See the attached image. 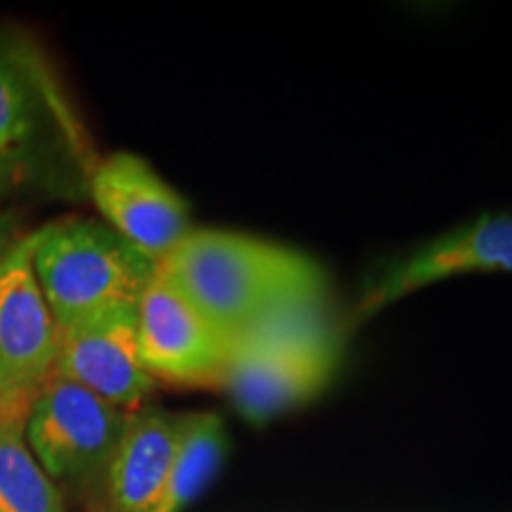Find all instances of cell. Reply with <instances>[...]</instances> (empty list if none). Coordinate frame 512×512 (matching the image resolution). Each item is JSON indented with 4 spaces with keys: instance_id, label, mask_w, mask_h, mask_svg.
I'll list each match as a JSON object with an SVG mask.
<instances>
[{
    "instance_id": "cell-1",
    "label": "cell",
    "mask_w": 512,
    "mask_h": 512,
    "mask_svg": "<svg viewBox=\"0 0 512 512\" xmlns=\"http://www.w3.org/2000/svg\"><path fill=\"white\" fill-rule=\"evenodd\" d=\"M157 271L228 337L283 306L325 297L309 256L230 230H190Z\"/></svg>"
},
{
    "instance_id": "cell-2",
    "label": "cell",
    "mask_w": 512,
    "mask_h": 512,
    "mask_svg": "<svg viewBox=\"0 0 512 512\" xmlns=\"http://www.w3.org/2000/svg\"><path fill=\"white\" fill-rule=\"evenodd\" d=\"M339 349L325 297L283 306L230 337L221 389L242 418L268 422L328 387Z\"/></svg>"
},
{
    "instance_id": "cell-3",
    "label": "cell",
    "mask_w": 512,
    "mask_h": 512,
    "mask_svg": "<svg viewBox=\"0 0 512 512\" xmlns=\"http://www.w3.org/2000/svg\"><path fill=\"white\" fill-rule=\"evenodd\" d=\"M31 268L57 328L112 304H136L157 271L102 221L64 216L27 235Z\"/></svg>"
},
{
    "instance_id": "cell-4",
    "label": "cell",
    "mask_w": 512,
    "mask_h": 512,
    "mask_svg": "<svg viewBox=\"0 0 512 512\" xmlns=\"http://www.w3.org/2000/svg\"><path fill=\"white\" fill-rule=\"evenodd\" d=\"M128 420V411L53 375L29 406L24 439L64 496L100 505Z\"/></svg>"
},
{
    "instance_id": "cell-5",
    "label": "cell",
    "mask_w": 512,
    "mask_h": 512,
    "mask_svg": "<svg viewBox=\"0 0 512 512\" xmlns=\"http://www.w3.org/2000/svg\"><path fill=\"white\" fill-rule=\"evenodd\" d=\"M67 143L79 155V126L64 105L41 53L0 27V178L15 190L38 178L50 145Z\"/></svg>"
},
{
    "instance_id": "cell-6",
    "label": "cell",
    "mask_w": 512,
    "mask_h": 512,
    "mask_svg": "<svg viewBox=\"0 0 512 512\" xmlns=\"http://www.w3.org/2000/svg\"><path fill=\"white\" fill-rule=\"evenodd\" d=\"M60 328L31 268L29 240L0 264V420H24L55 375Z\"/></svg>"
},
{
    "instance_id": "cell-7",
    "label": "cell",
    "mask_w": 512,
    "mask_h": 512,
    "mask_svg": "<svg viewBox=\"0 0 512 512\" xmlns=\"http://www.w3.org/2000/svg\"><path fill=\"white\" fill-rule=\"evenodd\" d=\"M140 361L155 382L221 389L230 337L155 271L136 302Z\"/></svg>"
},
{
    "instance_id": "cell-8",
    "label": "cell",
    "mask_w": 512,
    "mask_h": 512,
    "mask_svg": "<svg viewBox=\"0 0 512 512\" xmlns=\"http://www.w3.org/2000/svg\"><path fill=\"white\" fill-rule=\"evenodd\" d=\"M467 273H512V214L477 216L384 264L358 299L356 323L415 290Z\"/></svg>"
},
{
    "instance_id": "cell-9",
    "label": "cell",
    "mask_w": 512,
    "mask_h": 512,
    "mask_svg": "<svg viewBox=\"0 0 512 512\" xmlns=\"http://www.w3.org/2000/svg\"><path fill=\"white\" fill-rule=\"evenodd\" d=\"M55 375L136 413L157 382L140 361L136 304H112L60 328Z\"/></svg>"
},
{
    "instance_id": "cell-10",
    "label": "cell",
    "mask_w": 512,
    "mask_h": 512,
    "mask_svg": "<svg viewBox=\"0 0 512 512\" xmlns=\"http://www.w3.org/2000/svg\"><path fill=\"white\" fill-rule=\"evenodd\" d=\"M86 185L102 223L152 264H162L192 230L183 197L133 152L102 157Z\"/></svg>"
},
{
    "instance_id": "cell-11",
    "label": "cell",
    "mask_w": 512,
    "mask_h": 512,
    "mask_svg": "<svg viewBox=\"0 0 512 512\" xmlns=\"http://www.w3.org/2000/svg\"><path fill=\"white\" fill-rule=\"evenodd\" d=\"M181 439V415L145 406L131 413L102 491V512H150Z\"/></svg>"
},
{
    "instance_id": "cell-12",
    "label": "cell",
    "mask_w": 512,
    "mask_h": 512,
    "mask_svg": "<svg viewBox=\"0 0 512 512\" xmlns=\"http://www.w3.org/2000/svg\"><path fill=\"white\" fill-rule=\"evenodd\" d=\"M228 453L226 422L219 413L181 415V439L164 489L150 512H185L221 472Z\"/></svg>"
},
{
    "instance_id": "cell-13",
    "label": "cell",
    "mask_w": 512,
    "mask_h": 512,
    "mask_svg": "<svg viewBox=\"0 0 512 512\" xmlns=\"http://www.w3.org/2000/svg\"><path fill=\"white\" fill-rule=\"evenodd\" d=\"M0 512H69L24 439V420H0Z\"/></svg>"
},
{
    "instance_id": "cell-14",
    "label": "cell",
    "mask_w": 512,
    "mask_h": 512,
    "mask_svg": "<svg viewBox=\"0 0 512 512\" xmlns=\"http://www.w3.org/2000/svg\"><path fill=\"white\" fill-rule=\"evenodd\" d=\"M22 230H19V219L12 211H0V264L8 259V254L22 240Z\"/></svg>"
},
{
    "instance_id": "cell-15",
    "label": "cell",
    "mask_w": 512,
    "mask_h": 512,
    "mask_svg": "<svg viewBox=\"0 0 512 512\" xmlns=\"http://www.w3.org/2000/svg\"><path fill=\"white\" fill-rule=\"evenodd\" d=\"M8 192H10V188L3 183V178H0V202H3L5 197H8Z\"/></svg>"
}]
</instances>
